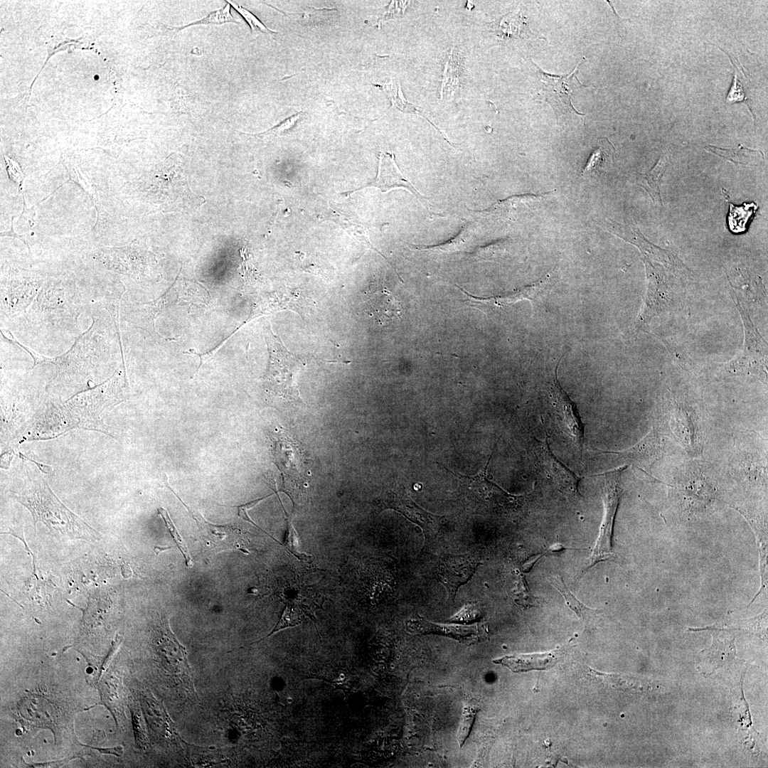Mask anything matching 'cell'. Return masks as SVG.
<instances>
[{
    "instance_id": "cell-21",
    "label": "cell",
    "mask_w": 768,
    "mask_h": 768,
    "mask_svg": "<svg viewBox=\"0 0 768 768\" xmlns=\"http://www.w3.org/2000/svg\"><path fill=\"white\" fill-rule=\"evenodd\" d=\"M363 311L375 322L385 325L401 319L398 297L385 287H370L366 293Z\"/></svg>"
},
{
    "instance_id": "cell-33",
    "label": "cell",
    "mask_w": 768,
    "mask_h": 768,
    "mask_svg": "<svg viewBox=\"0 0 768 768\" xmlns=\"http://www.w3.org/2000/svg\"><path fill=\"white\" fill-rule=\"evenodd\" d=\"M227 23H238L230 13V4H226L221 9L211 11L205 17L181 26L169 27L168 29L178 33L184 28L197 25H222Z\"/></svg>"
},
{
    "instance_id": "cell-5",
    "label": "cell",
    "mask_w": 768,
    "mask_h": 768,
    "mask_svg": "<svg viewBox=\"0 0 768 768\" xmlns=\"http://www.w3.org/2000/svg\"><path fill=\"white\" fill-rule=\"evenodd\" d=\"M150 194L164 212H191L205 203L189 188L180 155L174 154L154 174Z\"/></svg>"
},
{
    "instance_id": "cell-32",
    "label": "cell",
    "mask_w": 768,
    "mask_h": 768,
    "mask_svg": "<svg viewBox=\"0 0 768 768\" xmlns=\"http://www.w3.org/2000/svg\"><path fill=\"white\" fill-rule=\"evenodd\" d=\"M332 214L330 215L331 219H333L334 222L340 224L347 232L365 242L368 247L380 254V252L375 249L370 243L369 240L367 239L362 224L351 212L347 210H343V208L340 206L336 207V206H335L334 208H332Z\"/></svg>"
},
{
    "instance_id": "cell-15",
    "label": "cell",
    "mask_w": 768,
    "mask_h": 768,
    "mask_svg": "<svg viewBox=\"0 0 768 768\" xmlns=\"http://www.w3.org/2000/svg\"><path fill=\"white\" fill-rule=\"evenodd\" d=\"M735 299L745 326L746 344L742 356L726 365L725 368L730 373L752 374L767 380V343L740 305L737 297Z\"/></svg>"
},
{
    "instance_id": "cell-7",
    "label": "cell",
    "mask_w": 768,
    "mask_h": 768,
    "mask_svg": "<svg viewBox=\"0 0 768 768\" xmlns=\"http://www.w3.org/2000/svg\"><path fill=\"white\" fill-rule=\"evenodd\" d=\"M153 644L161 666L176 688L190 701L198 702L186 648L172 632L167 619L161 618L155 626Z\"/></svg>"
},
{
    "instance_id": "cell-31",
    "label": "cell",
    "mask_w": 768,
    "mask_h": 768,
    "mask_svg": "<svg viewBox=\"0 0 768 768\" xmlns=\"http://www.w3.org/2000/svg\"><path fill=\"white\" fill-rule=\"evenodd\" d=\"M601 145L590 156L587 166L582 173V176L590 175L593 172H603L608 169L614 161V148L607 139L600 141Z\"/></svg>"
},
{
    "instance_id": "cell-29",
    "label": "cell",
    "mask_w": 768,
    "mask_h": 768,
    "mask_svg": "<svg viewBox=\"0 0 768 768\" xmlns=\"http://www.w3.org/2000/svg\"><path fill=\"white\" fill-rule=\"evenodd\" d=\"M667 164V158L661 156L651 170L646 174H639L640 186L646 190L654 203L662 204L659 186Z\"/></svg>"
},
{
    "instance_id": "cell-10",
    "label": "cell",
    "mask_w": 768,
    "mask_h": 768,
    "mask_svg": "<svg viewBox=\"0 0 768 768\" xmlns=\"http://www.w3.org/2000/svg\"><path fill=\"white\" fill-rule=\"evenodd\" d=\"M560 362V360L555 368L554 380L548 388L551 414L554 426L560 437L563 438V441L572 449L582 456L585 444V425L576 403L563 389L558 378Z\"/></svg>"
},
{
    "instance_id": "cell-36",
    "label": "cell",
    "mask_w": 768,
    "mask_h": 768,
    "mask_svg": "<svg viewBox=\"0 0 768 768\" xmlns=\"http://www.w3.org/2000/svg\"><path fill=\"white\" fill-rule=\"evenodd\" d=\"M228 2L244 18V19L250 26L251 28V33L254 36H257L260 33H265L269 35L277 33L276 31L266 27L253 14H252L243 6L233 1Z\"/></svg>"
},
{
    "instance_id": "cell-35",
    "label": "cell",
    "mask_w": 768,
    "mask_h": 768,
    "mask_svg": "<svg viewBox=\"0 0 768 768\" xmlns=\"http://www.w3.org/2000/svg\"><path fill=\"white\" fill-rule=\"evenodd\" d=\"M157 511L159 515L163 518L166 527L169 530L171 537L174 540L176 545L178 546L182 555L183 556L186 566L188 567H191L193 566V560L189 554L188 548L186 543L182 540L181 535L178 533V530H176L173 522L171 521L166 510L163 508H158Z\"/></svg>"
},
{
    "instance_id": "cell-25",
    "label": "cell",
    "mask_w": 768,
    "mask_h": 768,
    "mask_svg": "<svg viewBox=\"0 0 768 768\" xmlns=\"http://www.w3.org/2000/svg\"><path fill=\"white\" fill-rule=\"evenodd\" d=\"M661 442L654 430L635 445L621 452H603V454H614L625 459L633 460L640 465H646L654 462L660 454Z\"/></svg>"
},
{
    "instance_id": "cell-38",
    "label": "cell",
    "mask_w": 768,
    "mask_h": 768,
    "mask_svg": "<svg viewBox=\"0 0 768 768\" xmlns=\"http://www.w3.org/2000/svg\"><path fill=\"white\" fill-rule=\"evenodd\" d=\"M300 114H302V112H297L295 114L291 116L290 117L286 119L284 121L282 122L280 124L274 126V127H272V128H271V129H268V130H267V131H265L264 132L260 133L259 135L260 136H268V135L278 136V135H279L281 134H283L284 132L289 130L291 127H292L295 124V123L299 119Z\"/></svg>"
},
{
    "instance_id": "cell-14",
    "label": "cell",
    "mask_w": 768,
    "mask_h": 768,
    "mask_svg": "<svg viewBox=\"0 0 768 768\" xmlns=\"http://www.w3.org/2000/svg\"><path fill=\"white\" fill-rule=\"evenodd\" d=\"M166 480V486L181 501L196 522L203 548L208 554H216L228 550H238L245 554H250V549L252 548L249 533L235 525H215L206 521L196 510L186 504L179 498L168 485L167 479Z\"/></svg>"
},
{
    "instance_id": "cell-41",
    "label": "cell",
    "mask_w": 768,
    "mask_h": 768,
    "mask_svg": "<svg viewBox=\"0 0 768 768\" xmlns=\"http://www.w3.org/2000/svg\"><path fill=\"white\" fill-rule=\"evenodd\" d=\"M13 218H12V220H11V230H10V231H8L7 233H1V236H5V235H7V236H12V237H14V238L15 237V238H17L20 239V240H21V241H23V242H24V243H25V244L26 245V246H27V247H28V251H29V252H30V247H29V245H28V242H26V240H25V239H24L23 238H22L23 236H19V235H16V233H15L14 232V230H13Z\"/></svg>"
},
{
    "instance_id": "cell-1",
    "label": "cell",
    "mask_w": 768,
    "mask_h": 768,
    "mask_svg": "<svg viewBox=\"0 0 768 768\" xmlns=\"http://www.w3.org/2000/svg\"><path fill=\"white\" fill-rule=\"evenodd\" d=\"M118 311V309H112L105 315H95L90 311L91 325L74 338L73 345L64 353L53 358L36 352L32 355V368L43 363H52L56 367V375L47 387L49 390L65 385L82 388L93 383L92 377L97 370L112 361L114 341H122Z\"/></svg>"
},
{
    "instance_id": "cell-6",
    "label": "cell",
    "mask_w": 768,
    "mask_h": 768,
    "mask_svg": "<svg viewBox=\"0 0 768 768\" xmlns=\"http://www.w3.org/2000/svg\"><path fill=\"white\" fill-rule=\"evenodd\" d=\"M46 280L36 272L5 262L1 266V322L23 318Z\"/></svg>"
},
{
    "instance_id": "cell-13",
    "label": "cell",
    "mask_w": 768,
    "mask_h": 768,
    "mask_svg": "<svg viewBox=\"0 0 768 768\" xmlns=\"http://www.w3.org/2000/svg\"><path fill=\"white\" fill-rule=\"evenodd\" d=\"M531 63L539 85V95L551 105L556 114L558 117L585 116V114L578 112L572 103L573 93L582 87H587L577 77L578 68L584 60L572 73L564 75L546 73L532 60Z\"/></svg>"
},
{
    "instance_id": "cell-22",
    "label": "cell",
    "mask_w": 768,
    "mask_h": 768,
    "mask_svg": "<svg viewBox=\"0 0 768 768\" xmlns=\"http://www.w3.org/2000/svg\"><path fill=\"white\" fill-rule=\"evenodd\" d=\"M411 631L420 634H434L453 638L465 644L477 642L484 637L482 626L434 624L422 618L415 619L409 623Z\"/></svg>"
},
{
    "instance_id": "cell-19",
    "label": "cell",
    "mask_w": 768,
    "mask_h": 768,
    "mask_svg": "<svg viewBox=\"0 0 768 768\" xmlns=\"http://www.w3.org/2000/svg\"><path fill=\"white\" fill-rule=\"evenodd\" d=\"M479 565V560L471 555H449L439 562L436 576L454 599L458 589L471 578Z\"/></svg>"
},
{
    "instance_id": "cell-42",
    "label": "cell",
    "mask_w": 768,
    "mask_h": 768,
    "mask_svg": "<svg viewBox=\"0 0 768 768\" xmlns=\"http://www.w3.org/2000/svg\"><path fill=\"white\" fill-rule=\"evenodd\" d=\"M172 547L160 548L158 546L154 547V550L158 555L160 552L171 548Z\"/></svg>"
},
{
    "instance_id": "cell-12",
    "label": "cell",
    "mask_w": 768,
    "mask_h": 768,
    "mask_svg": "<svg viewBox=\"0 0 768 768\" xmlns=\"http://www.w3.org/2000/svg\"><path fill=\"white\" fill-rule=\"evenodd\" d=\"M280 599L284 604V609L277 624L278 629L299 624L305 618L311 619L313 612L323 603V597L313 585L306 584L300 576L294 574L284 583L280 591Z\"/></svg>"
},
{
    "instance_id": "cell-34",
    "label": "cell",
    "mask_w": 768,
    "mask_h": 768,
    "mask_svg": "<svg viewBox=\"0 0 768 768\" xmlns=\"http://www.w3.org/2000/svg\"><path fill=\"white\" fill-rule=\"evenodd\" d=\"M286 516V532L282 545L284 547L285 549H287L294 556H295L299 561L306 563L312 562L314 558V556L306 554L304 553H300L298 550L297 536L294 528L292 526V516H287V513Z\"/></svg>"
},
{
    "instance_id": "cell-24",
    "label": "cell",
    "mask_w": 768,
    "mask_h": 768,
    "mask_svg": "<svg viewBox=\"0 0 768 768\" xmlns=\"http://www.w3.org/2000/svg\"><path fill=\"white\" fill-rule=\"evenodd\" d=\"M493 662L506 666L514 673H520L550 668L555 664L557 658L553 653L516 654L495 659Z\"/></svg>"
},
{
    "instance_id": "cell-37",
    "label": "cell",
    "mask_w": 768,
    "mask_h": 768,
    "mask_svg": "<svg viewBox=\"0 0 768 768\" xmlns=\"http://www.w3.org/2000/svg\"><path fill=\"white\" fill-rule=\"evenodd\" d=\"M477 709L474 706L466 705L463 708L460 725L457 733V740L462 747L466 740L474 722Z\"/></svg>"
},
{
    "instance_id": "cell-23",
    "label": "cell",
    "mask_w": 768,
    "mask_h": 768,
    "mask_svg": "<svg viewBox=\"0 0 768 768\" xmlns=\"http://www.w3.org/2000/svg\"><path fill=\"white\" fill-rule=\"evenodd\" d=\"M550 279V277L549 274H547L540 281L537 282L530 286H528L524 289L516 291L512 294L503 296L491 297L488 298L476 297L465 292L464 289L462 290L468 297L467 299L464 301H467V302L470 303L471 305L476 306L479 309H482L484 310L486 308L489 309V307L491 308L496 306H505L523 299H533L536 296L535 294H538L541 290L545 289L546 286L549 284Z\"/></svg>"
},
{
    "instance_id": "cell-40",
    "label": "cell",
    "mask_w": 768,
    "mask_h": 768,
    "mask_svg": "<svg viewBox=\"0 0 768 768\" xmlns=\"http://www.w3.org/2000/svg\"><path fill=\"white\" fill-rule=\"evenodd\" d=\"M479 612L475 610L474 606L467 605L455 616H454L450 621L452 622H468L473 621L477 618Z\"/></svg>"
},
{
    "instance_id": "cell-3",
    "label": "cell",
    "mask_w": 768,
    "mask_h": 768,
    "mask_svg": "<svg viewBox=\"0 0 768 768\" xmlns=\"http://www.w3.org/2000/svg\"><path fill=\"white\" fill-rule=\"evenodd\" d=\"M82 295L70 279H46L24 316L26 329L44 341L79 334Z\"/></svg>"
},
{
    "instance_id": "cell-17",
    "label": "cell",
    "mask_w": 768,
    "mask_h": 768,
    "mask_svg": "<svg viewBox=\"0 0 768 768\" xmlns=\"http://www.w3.org/2000/svg\"><path fill=\"white\" fill-rule=\"evenodd\" d=\"M491 457V456L482 471L475 476H463L447 469L459 479L458 495L465 505L473 510H480L490 506L494 503L496 496L504 493L501 489L486 477V471Z\"/></svg>"
},
{
    "instance_id": "cell-30",
    "label": "cell",
    "mask_w": 768,
    "mask_h": 768,
    "mask_svg": "<svg viewBox=\"0 0 768 768\" xmlns=\"http://www.w3.org/2000/svg\"><path fill=\"white\" fill-rule=\"evenodd\" d=\"M747 521H749L750 526L755 533L757 541V543L759 554V572L761 576L760 589L749 604L750 606L760 594L764 592L767 590V527L764 528L763 525H758L754 520L747 519Z\"/></svg>"
},
{
    "instance_id": "cell-28",
    "label": "cell",
    "mask_w": 768,
    "mask_h": 768,
    "mask_svg": "<svg viewBox=\"0 0 768 768\" xmlns=\"http://www.w3.org/2000/svg\"><path fill=\"white\" fill-rule=\"evenodd\" d=\"M548 580L550 585L562 594L569 608L573 610L580 618L589 621L601 612L598 609L589 608L580 602L569 590L562 577L550 576Z\"/></svg>"
},
{
    "instance_id": "cell-8",
    "label": "cell",
    "mask_w": 768,
    "mask_h": 768,
    "mask_svg": "<svg viewBox=\"0 0 768 768\" xmlns=\"http://www.w3.org/2000/svg\"><path fill=\"white\" fill-rule=\"evenodd\" d=\"M272 453L274 462L282 475L280 491L291 498L294 507L301 502L308 486V462L301 443L284 430H279L272 437Z\"/></svg>"
},
{
    "instance_id": "cell-20",
    "label": "cell",
    "mask_w": 768,
    "mask_h": 768,
    "mask_svg": "<svg viewBox=\"0 0 768 768\" xmlns=\"http://www.w3.org/2000/svg\"><path fill=\"white\" fill-rule=\"evenodd\" d=\"M671 429L686 450L693 456L701 453L703 436L697 415L685 407H676L670 412Z\"/></svg>"
},
{
    "instance_id": "cell-27",
    "label": "cell",
    "mask_w": 768,
    "mask_h": 768,
    "mask_svg": "<svg viewBox=\"0 0 768 768\" xmlns=\"http://www.w3.org/2000/svg\"><path fill=\"white\" fill-rule=\"evenodd\" d=\"M705 149L735 164L747 166L757 165L764 159V154L761 151L750 149L742 144L735 149H725L711 145L705 146Z\"/></svg>"
},
{
    "instance_id": "cell-9",
    "label": "cell",
    "mask_w": 768,
    "mask_h": 768,
    "mask_svg": "<svg viewBox=\"0 0 768 768\" xmlns=\"http://www.w3.org/2000/svg\"><path fill=\"white\" fill-rule=\"evenodd\" d=\"M626 469V466H623L599 475L604 516L596 544L584 572L599 562L617 558L612 548V535L617 511L623 492L622 474Z\"/></svg>"
},
{
    "instance_id": "cell-26",
    "label": "cell",
    "mask_w": 768,
    "mask_h": 768,
    "mask_svg": "<svg viewBox=\"0 0 768 768\" xmlns=\"http://www.w3.org/2000/svg\"><path fill=\"white\" fill-rule=\"evenodd\" d=\"M722 193L729 204L727 223L730 231L737 234L745 232L748 222L754 215L758 206L754 203H745L741 206H735L730 202V196L725 188H722Z\"/></svg>"
},
{
    "instance_id": "cell-2",
    "label": "cell",
    "mask_w": 768,
    "mask_h": 768,
    "mask_svg": "<svg viewBox=\"0 0 768 768\" xmlns=\"http://www.w3.org/2000/svg\"><path fill=\"white\" fill-rule=\"evenodd\" d=\"M129 396V388L124 361L104 382L75 393L64 402L48 401L44 410L47 414L59 416H38V420L60 419L48 434V437L60 434L74 427L106 432L100 416L110 411Z\"/></svg>"
},
{
    "instance_id": "cell-18",
    "label": "cell",
    "mask_w": 768,
    "mask_h": 768,
    "mask_svg": "<svg viewBox=\"0 0 768 768\" xmlns=\"http://www.w3.org/2000/svg\"><path fill=\"white\" fill-rule=\"evenodd\" d=\"M367 187H375L382 192H388L393 188H403L412 193L426 208L429 210L430 208L428 198L422 196L400 171L395 161L393 154L380 152L378 171L375 178L365 186L353 191H346L342 193L341 195H344L346 197L349 196L353 192Z\"/></svg>"
},
{
    "instance_id": "cell-16",
    "label": "cell",
    "mask_w": 768,
    "mask_h": 768,
    "mask_svg": "<svg viewBox=\"0 0 768 768\" xmlns=\"http://www.w3.org/2000/svg\"><path fill=\"white\" fill-rule=\"evenodd\" d=\"M535 465L564 494L570 498L581 495L580 478L560 462L551 451L547 436L543 441L535 439L532 445Z\"/></svg>"
},
{
    "instance_id": "cell-39",
    "label": "cell",
    "mask_w": 768,
    "mask_h": 768,
    "mask_svg": "<svg viewBox=\"0 0 768 768\" xmlns=\"http://www.w3.org/2000/svg\"><path fill=\"white\" fill-rule=\"evenodd\" d=\"M266 497H267V496H264V497H262V498H258V499H256V500L252 501H250V502H248V503H245V504H242V505H240V506H232V507H236V508H238V516H240V518H242L243 520H245V521H247V522H249V523H252V525H254V526H256V527H257V528H259V529H260L261 530H262V531H263L264 533H265L266 534H267V535H268L269 536H270V537H271V538H272L273 540H276V541H277V543H279V544L281 545V544H282V543H280V542L277 541V540H276V539H275L274 538H273L272 536H271L270 535H269V534H268V533H267V532H265V530H262V528H260V526H257V524H256V523H255V522H254V521H252V519H251V518H250L249 517V516H248V514H247V511H248V510H249L250 508H252L253 506H255V505H257V503H259L260 501H261L262 500H263V499H264V498H265Z\"/></svg>"
},
{
    "instance_id": "cell-11",
    "label": "cell",
    "mask_w": 768,
    "mask_h": 768,
    "mask_svg": "<svg viewBox=\"0 0 768 768\" xmlns=\"http://www.w3.org/2000/svg\"><path fill=\"white\" fill-rule=\"evenodd\" d=\"M379 510H395L419 526L425 535V545L434 540L442 527V516L429 513L420 507L410 496L406 488L398 481L385 485L376 499Z\"/></svg>"
},
{
    "instance_id": "cell-4",
    "label": "cell",
    "mask_w": 768,
    "mask_h": 768,
    "mask_svg": "<svg viewBox=\"0 0 768 768\" xmlns=\"http://www.w3.org/2000/svg\"><path fill=\"white\" fill-rule=\"evenodd\" d=\"M23 484L11 496L31 513L34 524L43 522L53 535L88 541L99 540L100 535L68 510L55 496L33 464L23 461Z\"/></svg>"
}]
</instances>
